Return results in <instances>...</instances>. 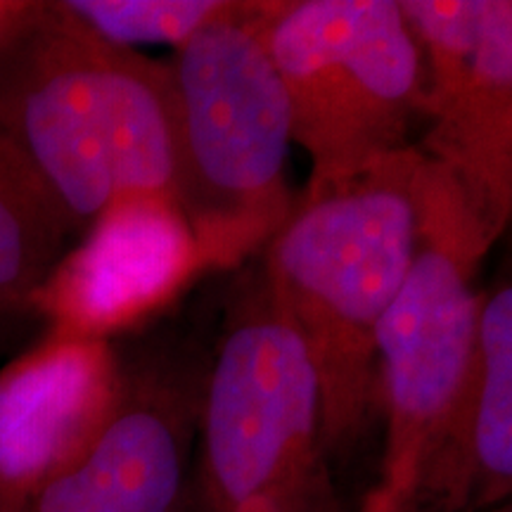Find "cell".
<instances>
[{
    "label": "cell",
    "instance_id": "1",
    "mask_svg": "<svg viewBox=\"0 0 512 512\" xmlns=\"http://www.w3.org/2000/svg\"><path fill=\"white\" fill-rule=\"evenodd\" d=\"M0 128L79 238L128 204L181 216L169 64L95 36L62 3H12L0 24Z\"/></svg>",
    "mask_w": 512,
    "mask_h": 512
},
{
    "label": "cell",
    "instance_id": "2",
    "mask_svg": "<svg viewBox=\"0 0 512 512\" xmlns=\"http://www.w3.org/2000/svg\"><path fill=\"white\" fill-rule=\"evenodd\" d=\"M418 147L309 183L268 238L261 271L318 377L320 441L349 463L380 420L377 332L418 238Z\"/></svg>",
    "mask_w": 512,
    "mask_h": 512
},
{
    "label": "cell",
    "instance_id": "3",
    "mask_svg": "<svg viewBox=\"0 0 512 512\" xmlns=\"http://www.w3.org/2000/svg\"><path fill=\"white\" fill-rule=\"evenodd\" d=\"M192 512H344L316 370L261 266L235 283L209 351Z\"/></svg>",
    "mask_w": 512,
    "mask_h": 512
},
{
    "label": "cell",
    "instance_id": "4",
    "mask_svg": "<svg viewBox=\"0 0 512 512\" xmlns=\"http://www.w3.org/2000/svg\"><path fill=\"white\" fill-rule=\"evenodd\" d=\"M266 3H233L174 48L178 211L200 259L271 238L292 209V114L261 36Z\"/></svg>",
    "mask_w": 512,
    "mask_h": 512
},
{
    "label": "cell",
    "instance_id": "5",
    "mask_svg": "<svg viewBox=\"0 0 512 512\" xmlns=\"http://www.w3.org/2000/svg\"><path fill=\"white\" fill-rule=\"evenodd\" d=\"M415 195L413 261L377 332L384 451L368 512L403 510L422 460L456 408L475 356L477 271L496 242L456 178L425 155Z\"/></svg>",
    "mask_w": 512,
    "mask_h": 512
},
{
    "label": "cell",
    "instance_id": "6",
    "mask_svg": "<svg viewBox=\"0 0 512 512\" xmlns=\"http://www.w3.org/2000/svg\"><path fill=\"white\" fill-rule=\"evenodd\" d=\"M261 36L290 102L292 140L311 159L309 183L413 147L427 121L425 64L396 0L266 3Z\"/></svg>",
    "mask_w": 512,
    "mask_h": 512
},
{
    "label": "cell",
    "instance_id": "7",
    "mask_svg": "<svg viewBox=\"0 0 512 512\" xmlns=\"http://www.w3.org/2000/svg\"><path fill=\"white\" fill-rule=\"evenodd\" d=\"M114 354V380L81 444L8 512H192L209 347L162 330Z\"/></svg>",
    "mask_w": 512,
    "mask_h": 512
},
{
    "label": "cell",
    "instance_id": "8",
    "mask_svg": "<svg viewBox=\"0 0 512 512\" xmlns=\"http://www.w3.org/2000/svg\"><path fill=\"white\" fill-rule=\"evenodd\" d=\"M425 64L427 133L415 145L448 169L491 233L512 211V3L401 0Z\"/></svg>",
    "mask_w": 512,
    "mask_h": 512
},
{
    "label": "cell",
    "instance_id": "9",
    "mask_svg": "<svg viewBox=\"0 0 512 512\" xmlns=\"http://www.w3.org/2000/svg\"><path fill=\"white\" fill-rule=\"evenodd\" d=\"M188 226L174 209L128 204L88 230L36 294L67 335L102 339L200 264Z\"/></svg>",
    "mask_w": 512,
    "mask_h": 512
},
{
    "label": "cell",
    "instance_id": "10",
    "mask_svg": "<svg viewBox=\"0 0 512 512\" xmlns=\"http://www.w3.org/2000/svg\"><path fill=\"white\" fill-rule=\"evenodd\" d=\"M512 491V287L482 292L460 399L401 512H489Z\"/></svg>",
    "mask_w": 512,
    "mask_h": 512
},
{
    "label": "cell",
    "instance_id": "11",
    "mask_svg": "<svg viewBox=\"0 0 512 512\" xmlns=\"http://www.w3.org/2000/svg\"><path fill=\"white\" fill-rule=\"evenodd\" d=\"M112 380L105 339L60 330L0 373V512L81 444Z\"/></svg>",
    "mask_w": 512,
    "mask_h": 512
},
{
    "label": "cell",
    "instance_id": "12",
    "mask_svg": "<svg viewBox=\"0 0 512 512\" xmlns=\"http://www.w3.org/2000/svg\"><path fill=\"white\" fill-rule=\"evenodd\" d=\"M74 240L53 192L0 128V316L31 311Z\"/></svg>",
    "mask_w": 512,
    "mask_h": 512
},
{
    "label": "cell",
    "instance_id": "13",
    "mask_svg": "<svg viewBox=\"0 0 512 512\" xmlns=\"http://www.w3.org/2000/svg\"><path fill=\"white\" fill-rule=\"evenodd\" d=\"M64 10L105 41L124 48H178L228 10L230 0H62Z\"/></svg>",
    "mask_w": 512,
    "mask_h": 512
},
{
    "label": "cell",
    "instance_id": "14",
    "mask_svg": "<svg viewBox=\"0 0 512 512\" xmlns=\"http://www.w3.org/2000/svg\"><path fill=\"white\" fill-rule=\"evenodd\" d=\"M10 5H12V3H0V24H3V19L8 17V12H10Z\"/></svg>",
    "mask_w": 512,
    "mask_h": 512
},
{
    "label": "cell",
    "instance_id": "15",
    "mask_svg": "<svg viewBox=\"0 0 512 512\" xmlns=\"http://www.w3.org/2000/svg\"><path fill=\"white\" fill-rule=\"evenodd\" d=\"M489 512H512V508H510V503H508V505H501V508H496V510H489Z\"/></svg>",
    "mask_w": 512,
    "mask_h": 512
}]
</instances>
